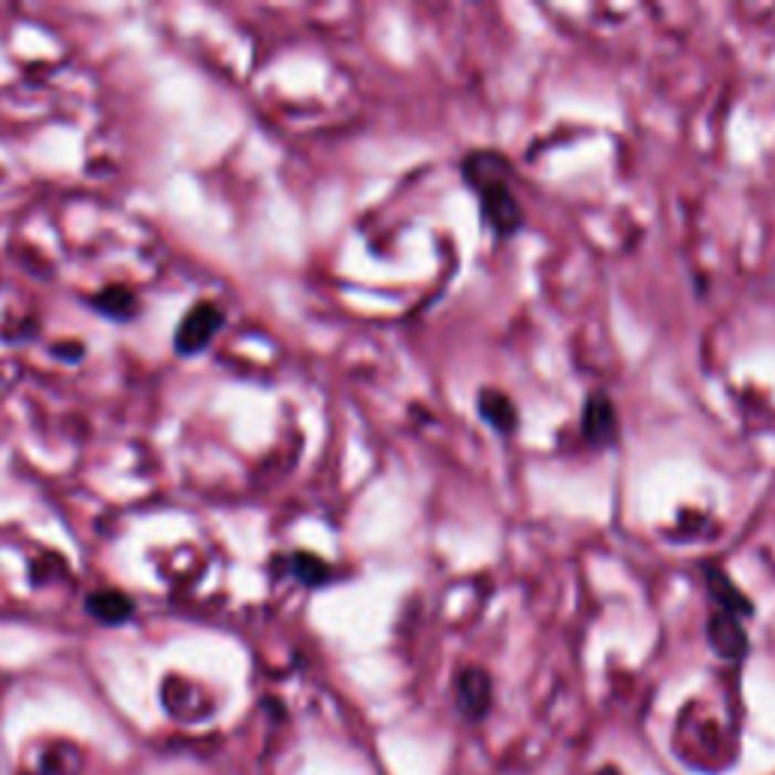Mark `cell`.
<instances>
[{
    "instance_id": "1",
    "label": "cell",
    "mask_w": 775,
    "mask_h": 775,
    "mask_svg": "<svg viewBox=\"0 0 775 775\" xmlns=\"http://www.w3.org/2000/svg\"><path fill=\"white\" fill-rule=\"evenodd\" d=\"M461 179L479 203V216L498 240H512L524 228V207L515 195V170L498 149H470L461 158Z\"/></svg>"
},
{
    "instance_id": "9",
    "label": "cell",
    "mask_w": 775,
    "mask_h": 775,
    "mask_svg": "<svg viewBox=\"0 0 775 775\" xmlns=\"http://www.w3.org/2000/svg\"><path fill=\"white\" fill-rule=\"evenodd\" d=\"M291 569L303 585H327V579H331V567L315 555H294Z\"/></svg>"
},
{
    "instance_id": "8",
    "label": "cell",
    "mask_w": 775,
    "mask_h": 775,
    "mask_svg": "<svg viewBox=\"0 0 775 775\" xmlns=\"http://www.w3.org/2000/svg\"><path fill=\"white\" fill-rule=\"evenodd\" d=\"M88 609H92L101 621L116 625V621H125L130 615V600L128 597H122L118 590H101V594H92V597H88Z\"/></svg>"
},
{
    "instance_id": "3",
    "label": "cell",
    "mask_w": 775,
    "mask_h": 775,
    "mask_svg": "<svg viewBox=\"0 0 775 775\" xmlns=\"http://www.w3.org/2000/svg\"><path fill=\"white\" fill-rule=\"evenodd\" d=\"M706 590L712 597V609L718 612H730L736 618H752L754 615V603L748 600V594L730 579V573L721 564H706Z\"/></svg>"
},
{
    "instance_id": "6",
    "label": "cell",
    "mask_w": 775,
    "mask_h": 775,
    "mask_svg": "<svg viewBox=\"0 0 775 775\" xmlns=\"http://www.w3.org/2000/svg\"><path fill=\"white\" fill-rule=\"evenodd\" d=\"M221 324V313L212 306V303H200V306H195L191 313L186 315V322H182V327H179V339H176V346L182 348V352H197V348H203L212 339V334L219 331Z\"/></svg>"
},
{
    "instance_id": "5",
    "label": "cell",
    "mask_w": 775,
    "mask_h": 775,
    "mask_svg": "<svg viewBox=\"0 0 775 775\" xmlns=\"http://www.w3.org/2000/svg\"><path fill=\"white\" fill-rule=\"evenodd\" d=\"M709 642H712V648H715L721 658H745V651H748V633H745L742 618L712 609V618H709Z\"/></svg>"
},
{
    "instance_id": "2",
    "label": "cell",
    "mask_w": 775,
    "mask_h": 775,
    "mask_svg": "<svg viewBox=\"0 0 775 775\" xmlns=\"http://www.w3.org/2000/svg\"><path fill=\"white\" fill-rule=\"evenodd\" d=\"M582 433L594 449H612L621 437V418L606 391L588 394V400L582 406Z\"/></svg>"
},
{
    "instance_id": "4",
    "label": "cell",
    "mask_w": 775,
    "mask_h": 775,
    "mask_svg": "<svg viewBox=\"0 0 775 775\" xmlns=\"http://www.w3.org/2000/svg\"><path fill=\"white\" fill-rule=\"evenodd\" d=\"M475 412H479V418L485 421L488 428L498 430L503 437H510V433H515V428H519L515 400H512L506 391L491 388V385L479 388V394H475Z\"/></svg>"
},
{
    "instance_id": "7",
    "label": "cell",
    "mask_w": 775,
    "mask_h": 775,
    "mask_svg": "<svg viewBox=\"0 0 775 775\" xmlns=\"http://www.w3.org/2000/svg\"><path fill=\"white\" fill-rule=\"evenodd\" d=\"M458 700H461L463 712H470V715H482L488 709V703H491V679H488V672L482 670H467L458 679Z\"/></svg>"
}]
</instances>
